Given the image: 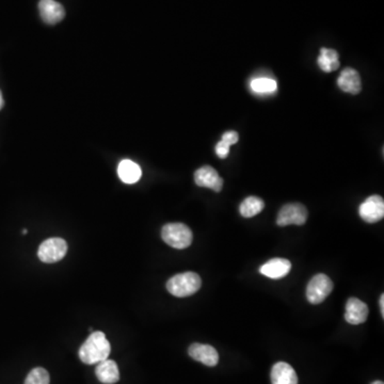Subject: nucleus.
<instances>
[{"mask_svg":"<svg viewBox=\"0 0 384 384\" xmlns=\"http://www.w3.org/2000/svg\"><path fill=\"white\" fill-rule=\"evenodd\" d=\"M111 346L104 332L95 331L85 340L78 351L79 359L85 364L93 365L108 359Z\"/></svg>","mask_w":384,"mask_h":384,"instance_id":"obj_1","label":"nucleus"},{"mask_svg":"<svg viewBox=\"0 0 384 384\" xmlns=\"http://www.w3.org/2000/svg\"><path fill=\"white\" fill-rule=\"evenodd\" d=\"M202 286V280L196 272H184L172 276L167 282V290L177 298H185L196 294Z\"/></svg>","mask_w":384,"mask_h":384,"instance_id":"obj_2","label":"nucleus"},{"mask_svg":"<svg viewBox=\"0 0 384 384\" xmlns=\"http://www.w3.org/2000/svg\"><path fill=\"white\" fill-rule=\"evenodd\" d=\"M161 238L172 248L183 250L192 244L194 235L186 224H168L161 230Z\"/></svg>","mask_w":384,"mask_h":384,"instance_id":"obj_3","label":"nucleus"},{"mask_svg":"<svg viewBox=\"0 0 384 384\" xmlns=\"http://www.w3.org/2000/svg\"><path fill=\"white\" fill-rule=\"evenodd\" d=\"M333 290L331 278L324 274H316L306 287V298L312 304H319L327 299Z\"/></svg>","mask_w":384,"mask_h":384,"instance_id":"obj_4","label":"nucleus"},{"mask_svg":"<svg viewBox=\"0 0 384 384\" xmlns=\"http://www.w3.org/2000/svg\"><path fill=\"white\" fill-rule=\"evenodd\" d=\"M308 216V210L304 205L300 203H290L281 208L276 218V224L280 226H303Z\"/></svg>","mask_w":384,"mask_h":384,"instance_id":"obj_5","label":"nucleus"},{"mask_svg":"<svg viewBox=\"0 0 384 384\" xmlns=\"http://www.w3.org/2000/svg\"><path fill=\"white\" fill-rule=\"evenodd\" d=\"M67 252V244L62 238H49L42 242L37 251L40 260L47 264L59 262Z\"/></svg>","mask_w":384,"mask_h":384,"instance_id":"obj_6","label":"nucleus"},{"mask_svg":"<svg viewBox=\"0 0 384 384\" xmlns=\"http://www.w3.org/2000/svg\"><path fill=\"white\" fill-rule=\"evenodd\" d=\"M360 217L367 224H376L384 217V201L380 196L368 197L359 208Z\"/></svg>","mask_w":384,"mask_h":384,"instance_id":"obj_7","label":"nucleus"},{"mask_svg":"<svg viewBox=\"0 0 384 384\" xmlns=\"http://www.w3.org/2000/svg\"><path fill=\"white\" fill-rule=\"evenodd\" d=\"M194 182L199 187L212 189L220 192L224 187V180L219 176L218 172L212 167L204 166L194 173Z\"/></svg>","mask_w":384,"mask_h":384,"instance_id":"obj_8","label":"nucleus"},{"mask_svg":"<svg viewBox=\"0 0 384 384\" xmlns=\"http://www.w3.org/2000/svg\"><path fill=\"white\" fill-rule=\"evenodd\" d=\"M39 11L44 23L56 25L65 17V10L56 0H40Z\"/></svg>","mask_w":384,"mask_h":384,"instance_id":"obj_9","label":"nucleus"},{"mask_svg":"<svg viewBox=\"0 0 384 384\" xmlns=\"http://www.w3.org/2000/svg\"><path fill=\"white\" fill-rule=\"evenodd\" d=\"M189 356L194 361L200 362L204 365L214 367L218 364V351L212 346L204 345V344L194 343L189 347Z\"/></svg>","mask_w":384,"mask_h":384,"instance_id":"obj_10","label":"nucleus"},{"mask_svg":"<svg viewBox=\"0 0 384 384\" xmlns=\"http://www.w3.org/2000/svg\"><path fill=\"white\" fill-rule=\"evenodd\" d=\"M337 85L344 92L353 95L359 94L362 90L361 76L359 72L352 67H346L338 77Z\"/></svg>","mask_w":384,"mask_h":384,"instance_id":"obj_11","label":"nucleus"},{"mask_svg":"<svg viewBox=\"0 0 384 384\" xmlns=\"http://www.w3.org/2000/svg\"><path fill=\"white\" fill-rule=\"evenodd\" d=\"M368 306L358 298H350L346 304L345 320L350 324H361L368 317Z\"/></svg>","mask_w":384,"mask_h":384,"instance_id":"obj_12","label":"nucleus"},{"mask_svg":"<svg viewBox=\"0 0 384 384\" xmlns=\"http://www.w3.org/2000/svg\"><path fill=\"white\" fill-rule=\"evenodd\" d=\"M290 269H292V262L290 260L285 258H274L262 265L260 268V272L262 276L276 280L287 276Z\"/></svg>","mask_w":384,"mask_h":384,"instance_id":"obj_13","label":"nucleus"},{"mask_svg":"<svg viewBox=\"0 0 384 384\" xmlns=\"http://www.w3.org/2000/svg\"><path fill=\"white\" fill-rule=\"evenodd\" d=\"M95 375H97V379L104 384H115L120 380L119 367L112 360L107 359L97 363Z\"/></svg>","mask_w":384,"mask_h":384,"instance_id":"obj_14","label":"nucleus"},{"mask_svg":"<svg viewBox=\"0 0 384 384\" xmlns=\"http://www.w3.org/2000/svg\"><path fill=\"white\" fill-rule=\"evenodd\" d=\"M272 384H298L297 374L290 364L278 362L272 369Z\"/></svg>","mask_w":384,"mask_h":384,"instance_id":"obj_15","label":"nucleus"},{"mask_svg":"<svg viewBox=\"0 0 384 384\" xmlns=\"http://www.w3.org/2000/svg\"><path fill=\"white\" fill-rule=\"evenodd\" d=\"M117 174H119L120 180L125 184H135L140 180L142 171H141L140 166L134 161L124 159L117 167Z\"/></svg>","mask_w":384,"mask_h":384,"instance_id":"obj_16","label":"nucleus"},{"mask_svg":"<svg viewBox=\"0 0 384 384\" xmlns=\"http://www.w3.org/2000/svg\"><path fill=\"white\" fill-rule=\"evenodd\" d=\"M318 67L326 73H331L340 67V56L334 49L322 47L317 59Z\"/></svg>","mask_w":384,"mask_h":384,"instance_id":"obj_17","label":"nucleus"},{"mask_svg":"<svg viewBox=\"0 0 384 384\" xmlns=\"http://www.w3.org/2000/svg\"><path fill=\"white\" fill-rule=\"evenodd\" d=\"M238 140H240V136H238L237 131H231L224 133L222 135V139L216 145L217 156L221 159L228 158V154H230V147L236 144Z\"/></svg>","mask_w":384,"mask_h":384,"instance_id":"obj_18","label":"nucleus"},{"mask_svg":"<svg viewBox=\"0 0 384 384\" xmlns=\"http://www.w3.org/2000/svg\"><path fill=\"white\" fill-rule=\"evenodd\" d=\"M265 208V203L262 199L258 197H248L244 202L240 204V215L244 218H252L260 214Z\"/></svg>","mask_w":384,"mask_h":384,"instance_id":"obj_19","label":"nucleus"},{"mask_svg":"<svg viewBox=\"0 0 384 384\" xmlns=\"http://www.w3.org/2000/svg\"><path fill=\"white\" fill-rule=\"evenodd\" d=\"M251 90L256 94H272L278 90V83L274 79L260 77L253 79L250 83Z\"/></svg>","mask_w":384,"mask_h":384,"instance_id":"obj_20","label":"nucleus"},{"mask_svg":"<svg viewBox=\"0 0 384 384\" xmlns=\"http://www.w3.org/2000/svg\"><path fill=\"white\" fill-rule=\"evenodd\" d=\"M49 382L51 377L49 372L42 367L33 368L25 380V384H49Z\"/></svg>","mask_w":384,"mask_h":384,"instance_id":"obj_21","label":"nucleus"},{"mask_svg":"<svg viewBox=\"0 0 384 384\" xmlns=\"http://www.w3.org/2000/svg\"><path fill=\"white\" fill-rule=\"evenodd\" d=\"M379 304H380V311H381L382 317L384 318V294H382L381 297H380Z\"/></svg>","mask_w":384,"mask_h":384,"instance_id":"obj_22","label":"nucleus"},{"mask_svg":"<svg viewBox=\"0 0 384 384\" xmlns=\"http://www.w3.org/2000/svg\"><path fill=\"white\" fill-rule=\"evenodd\" d=\"M3 94H1V91H0V110L3 109Z\"/></svg>","mask_w":384,"mask_h":384,"instance_id":"obj_23","label":"nucleus"},{"mask_svg":"<svg viewBox=\"0 0 384 384\" xmlns=\"http://www.w3.org/2000/svg\"><path fill=\"white\" fill-rule=\"evenodd\" d=\"M372 384H384L383 382L379 381V380H377V381H374Z\"/></svg>","mask_w":384,"mask_h":384,"instance_id":"obj_24","label":"nucleus"},{"mask_svg":"<svg viewBox=\"0 0 384 384\" xmlns=\"http://www.w3.org/2000/svg\"><path fill=\"white\" fill-rule=\"evenodd\" d=\"M22 233H23L24 235H26V234H27L28 231L26 230V228H24L23 232H22Z\"/></svg>","mask_w":384,"mask_h":384,"instance_id":"obj_25","label":"nucleus"}]
</instances>
